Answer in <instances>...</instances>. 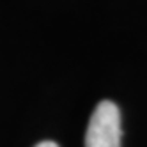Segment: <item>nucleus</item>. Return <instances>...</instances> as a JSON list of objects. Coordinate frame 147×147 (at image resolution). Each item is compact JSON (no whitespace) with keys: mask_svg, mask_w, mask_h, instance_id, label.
I'll use <instances>...</instances> for the list:
<instances>
[{"mask_svg":"<svg viewBox=\"0 0 147 147\" xmlns=\"http://www.w3.org/2000/svg\"><path fill=\"white\" fill-rule=\"evenodd\" d=\"M122 128L119 107L101 101L94 108L85 133V147H121Z\"/></svg>","mask_w":147,"mask_h":147,"instance_id":"1","label":"nucleus"},{"mask_svg":"<svg viewBox=\"0 0 147 147\" xmlns=\"http://www.w3.org/2000/svg\"><path fill=\"white\" fill-rule=\"evenodd\" d=\"M36 147H59L55 142H51V140H45V142H41V144H37Z\"/></svg>","mask_w":147,"mask_h":147,"instance_id":"2","label":"nucleus"}]
</instances>
